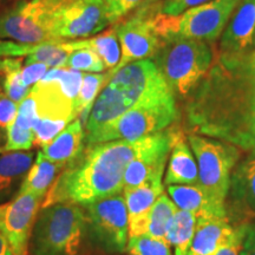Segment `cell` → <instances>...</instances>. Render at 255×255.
I'll return each mask as SVG.
<instances>
[{"instance_id": "cell-39", "label": "cell", "mask_w": 255, "mask_h": 255, "mask_svg": "<svg viewBox=\"0 0 255 255\" xmlns=\"http://www.w3.org/2000/svg\"><path fill=\"white\" fill-rule=\"evenodd\" d=\"M0 255H13L4 235L0 233Z\"/></svg>"}, {"instance_id": "cell-1", "label": "cell", "mask_w": 255, "mask_h": 255, "mask_svg": "<svg viewBox=\"0 0 255 255\" xmlns=\"http://www.w3.org/2000/svg\"><path fill=\"white\" fill-rule=\"evenodd\" d=\"M187 98L186 124L191 133L255 156V49L214 53L208 73Z\"/></svg>"}, {"instance_id": "cell-9", "label": "cell", "mask_w": 255, "mask_h": 255, "mask_svg": "<svg viewBox=\"0 0 255 255\" xmlns=\"http://www.w3.org/2000/svg\"><path fill=\"white\" fill-rule=\"evenodd\" d=\"M82 208L88 240L108 254L124 253L129 240V226L123 191L96 200Z\"/></svg>"}, {"instance_id": "cell-26", "label": "cell", "mask_w": 255, "mask_h": 255, "mask_svg": "<svg viewBox=\"0 0 255 255\" xmlns=\"http://www.w3.org/2000/svg\"><path fill=\"white\" fill-rule=\"evenodd\" d=\"M196 216L178 209L167 233V244L174 247L175 255H188L196 227Z\"/></svg>"}, {"instance_id": "cell-19", "label": "cell", "mask_w": 255, "mask_h": 255, "mask_svg": "<svg viewBox=\"0 0 255 255\" xmlns=\"http://www.w3.org/2000/svg\"><path fill=\"white\" fill-rule=\"evenodd\" d=\"M85 149V128L81 120L76 119L65 127L49 144L41 148V154L50 161L62 165L72 163Z\"/></svg>"}, {"instance_id": "cell-4", "label": "cell", "mask_w": 255, "mask_h": 255, "mask_svg": "<svg viewBox=\"0 0 255 255\" xmlns=\"http://www.w3.org/2000/svg\"><path fill=\"white\" fill-rule=\"evenodd\" d=\"M214 60V50L207 41L169 36L152 57L174 95L187 98L206 77Z\"/></svg>"}, {"instance_id": "cell-40", "label": "cell", "mask_w": 255, "mask_h": 255, "mask_svg": "<svg viewBox=\"0 0 255 255\" xmlns=\"http://www.w3.org/2000/svg\"><path fill=\"white\" fill-rule=\"evenodd\" d=\"M45 1H46V5L53 11V9L59 7V6L69 4V2L73 1V0H45Z\"/></svg>"}, {"instance_id": "cell-32", "label": "cell", "mask_w": 255, "mask_h": 255, "mask_svg": "<svg viewBox=\"0 0 255 255\" xmlns=\"http://www.w3.org/2000/svg\"><path fill=\"white\" fill-rule=\"evenodd\" d=\"M70 122L66 120H53L38 117L33 123L32 130L34 135V145L41 146L49 144L62 130L65 129Z\"/></svg>"}, {"instance_id": "cell-25", "label": "cell", "mask_w": 255, "mask_h": 255, "mask_svg": "<svg viewBox=\"0 0 255 255\" xmlns=\"http://www.w3.org/2000/svg\"><path fill=\"white\" fill-rule=\"evenodd\" d=\"M111 78L109 72L105 73H85L83 75V82L77 100L73 103V115L76 119L81 120L83 126H87L91 109L96 98L98 97L102 89Z\"/></svg>"}, {"instance_id": "cell-5", "label": "cell", "mask_w": 255, "mask_h": 255, "mask_svg": "<svg viewBox=\"0 0 255 255\" xmlns=\"http://www.w3.org/2000/svg\"><path fill=\"white\" fill-rule=\"evenodd\" d=\"M87 237L82 206L56 203L41 208L30 240V255H81Z\"/></svg>"}, {"instance_id": "cell-22", "label": "cell", "mask_w": 255, "mask_h": 255, "mask_svg": "<svg viewBox=\"0 0 255 255\" xmlns=\"http://www.w3.org/2000/svg\"><path fill=\"white\" fill-rule=\"evenodd\" d=\"M167 191L178 209L193 213L196 219L210 215L223 216L219 214L197 184H170Z\"/></svg>"}, {"instance_id": "cell-43", "label": "cell", "mask_w": 255, "mask_h": 255, "mask_svg": "<svg viewBox=\"0 0 255 255\" xmlns=\"http://www.w3.org/2000/svg\"><path fill=\"white\" fill-rule=\"evenodd\" d=\"M1 1H6V0H0V2H1Z\"/></svg>"}, {"instance_id": "cell-12", "label": "cell", "mask_w": 255, "mask_h": 255, "mask_svg": "<svg viewBox=\"0 0 255 255\" xmlns=\"http://www.w3.org/2000/svg\"><path fill=\"white\" fill-rule=\"evenodd\" d=\"M115 27L121 46V59L113 71H108L110 76L128 64L152 58L161 46L162 39L155 30L149 6L138 7L135 14L120 21Z\"/></svg>"}, {"instance_id": "cell-23", "label": "cell", "mask_w": 255, "mask_h": 255, "mask_svg": "<svg viewBox=\"0 0 255 255\" xmlns=\"http://www.w3.org/2000/svg\"><path fill=\"white\" fill-rule=\"evenodd\" d=\"M63 169L62 165L50 161L41 154V151H39L37 155V159L28 170L18 194L32 193L44 199L47 190L55 182L57 176L62 173Z\"/></svg>"}, {"instance_id": "cell-27", "label": "cell", "mask_w": 255, "mask_h": 255, "mask_svg": "<svg viewBox=\"0 0 255 255\" xmlns=\"http://www.w3.org/2000/svg\"><path fill=\"white\" fill-rule=\"evenodd\" d=\"M23 58H2L0 59V82L5 95L14 103L20 104L27 97L32 88L24 84L21 70Z\"/></svg>"}, {"instance_id": "cell-11", "label": "cell", "mask_w": 255, "mask_h": 255, "mask_svg": "<svg viewBox=\"0 0 255 255\" xmlns=\"http://www.w3.org/2000/svg\"><path fill=\"white\" fill-rule=\"evenodd\" d=\"M52 11L45 0H20L0 12V39L38 44L53 39L49 31Z\"/></svg>"}, {"instance_id": "cell-36", "label": "cell", "mask_w": 255, "mask_h": 255, "mask_svg": "<svg viewBox=\"0 0 255 255\" xmlns=\"http://www.w3.org/2000/svg\"><path fill=\"white\" fill-rule=\"evenodd\" d=\"M245 229L246 225H241L235 228L232 237L215 252L214 255H240L245 238Z\"/></svg>"}, {"instance_id": "cell-21", "label": "cell", "mask_w": 255, "mask_h": 255, "mask_svg": "<svg viewBox=\"0 0 255 255\" xmlns=\"http://www.w3.org/2000/svg\"><path fill=\"white\" fill-rule=\"evenodd\" d=\"M229 193L237 208L246 214L255 215V156L233 170Z\"/></svg>"}, {"instance_id": "cell-7", "label": "cell", "mask_w": 255, "mask_h": 255, "mask_svg": "<svg viewBox=\"0 0 255 255\" xmlns=\"http://www.w3.org/2000/svg\"><path fill=\"white\" fill-rule=\"evenodd\" d=\"M188 141L197 163V186L219 214L227 216L226 199L231 186L233 169L240 156L239 148L196 133H190Z\"/></svg>"}, {"instance_id": "cell-38", "label": "cell", "mask_w": 255, "mask_h": 255, "mask_svg": "<svg viewBox=\"0 0 255 255\" xmlns=\"http://www.w3.org/2000/svg\"><path fill=\"white\" fill-rule=\"evenodd\" d=\"M240 255H255V223L246 225Z\"/></svg>"}, {"instance_id": "cell-13", "label": "cell", "mask_w": 255, "mask_h": 255, "mask_svg": "<svg viewBox=\"0 0 255 255\" xmlns=\"http://www.w3.org/2000/svg\"><path fill=\"white\" fill-rule=\"evenodd\" d=\"M43 197L32 193L18 194L0 205V233L13 255H28L30 240Z\"/></svg>"}, {"instance_id": "cell-10", "label": "cell", "mask_w": 255, "mask_h": 255, "mask_svg": "<svg viewBox=\"0 0 255 255\" xmlns=\"http://www.w3.org/2000/svg\"><path fill=\"white\" fill-rule=\"evenodd\" d=\"M109 25L102 0H73L49 15V31L56 40L95 36Z\"/></svg>"}, {"instance_id": "cell-14", "label": "cell", "mask_w": 255, "mask_h": 255, "mask_svg": "<svg viewBox=\"0 0 255 255\" xmlns=\"http://www.w3.org/2000/svg\"><path fill=\"white\" fill-rule=\"evenodd\" d=\"M170 154L168 130L156 132L152 141L131 159L123 177V190L135 188L163 176L165 163Z\"/></svg>"}, {"instance_id": "cell-24", "label": "cell", "mask_w": 255, "mask_h": 255, "mask_svg": "<svg viewBox=\"0 0 255 255\" xmlns=\"http://www.w3.org/2000/svg\"><path fill=\"white\" fill-rule=\"evenodd\" d=\"M71 43L75 51L79 49L94 50L103 60L105 69H108L109 71H113L119 65L121 59V46L115 26L91 38V39L72 40Z\"/></svg>"}, {"instance_id": "cell-44", "label": "cell", "mask_w": 255, "mask_h": 255, "mask_svg": "<svg viewBox=\"0 0 255 255\" xmlns=\"http://www.w3.org/2000/svg\"><path fill=\"white\" fill-rule=\"evenodd\" d=\"M0 152H2V150H1V148H0Z\"/></svg>"}, {"instance_id": "cell-15", "label": "cell", "mask_w": 255, "mask_h": 255, "mask_svg": "<svg viewBox=\"0 0 255 255\" xmlns=\"http://www.w3.org/2000/svg\"><path fill=\"white\" fill-rule=\"evenodd\" d=\"M162 193L163 184L161 178L123 190L128 210L129 238L146 235L151 207Z\"/></svg>"}, {"instance_id": "cell-3", "label": "cell", "mask_w": 255, "mask_h": 255, "mask_svg": "<svg viewBox=\"0 0 255 255\" xmlns=\"http://www.w3.org/2000/svg\"><path fill=\"white\" fill-rule=\"evenodd\" d=\"M173 92L151 59L123 66L111 76L96 98L85 126V136L138 104Z\"/></svg>"}, {"instance_id": "cell-8", "label": "cell", "mask_w": 255, "mask_h": 255, "mask_svg": "<svg viewBox=\"0 0 255 255\" xmlns=\"http://www.w3.org/2000/svg\"><path fill=\"white\" fill-rule=\"evenodd\" d=\"M242 0H210L196 7L189 8L180 15H167L149 5L155 30L161 39L169 36L194 38L214 43L225 31L233 13Z\"/></svg>"}, {"instance_id": "cell-33", "label": "cell", "mask_w": 255, "mask_h": 255, "mask_svg": "<svg viewBox=\"0 0 255 255\" xmlns=\"http://www.w3.org/2000/svg\"><path fill=\"white\" fill-rule=\"evenodd\" d=\"M18 114V104L11 101L7 96L0 94V148L2 150L7 136V130L14 122Z\"/></svg>"}, {"instance_id": "cell-28", "label": "cell", "mask_w": 255, "mask_h": 255, "mask_svg": "<svg viewBox=\"0 0 255 255\" xmlns=\"http://www.w3.org/2000/svg\"><path fill=\"white\" fill-rule=\"evenodd\" d=\"M177 210L173 200L169 199L165 193H162L151 207L146 235L167 242V233Z\"/></svg>"}, {"instance_id": "cell-17", "label": "cell", "mask_w": 255, "mask_h": 255, "mask_svg": "<svg viewBox=\"0 0 255 255\" xmlns=\"http://www.w3.org/2000/svg\"><path fill=\"white\" fill-rule=\"evenodd\" d=\"M255 31V0H242L221 34L219 51L242 52L253 46Z\"/></svg>"}, {"instance_id": "cell-31", "label": "cell", "mask_w": 255, "mask_h": 255, "mask_svg": "<svg viewBox=\"0 0 255 255\" xmlns=\"http://www.w3.org/2000/svg\"><path fill=\"white\" fill-rule=\"evenodd\" d=\"M34 145V135L32 128L14 122L7 130L6 142L2 146V152L27 151Z\"/></svg>"}, {"instance_id": "cell-16", "label": "cell", "mask_w": 255, "mask_h": 255, "mask_svg": "<svg viewBox=\"0 0 255 255\" xmlns=\"http://www.w3.org/2000/svg\"><path fill=\"white\" fill-rule=\"evenodd\" d=\"M168 131L170 136L171 155L165 173V184H197V163L188 145V138L178 128H171Z\"/></svg>"}, {"instance_id": "cell-18", "label": "cell", "mask_w": 255, "mask_h": 255, "mask_svg": "<svg viewBox=\"0 0 255 255\" xmlns=\"http://www.w3.org/2000/svg\"><path fill=\"white\" fill-rule=\"evenodd\" d=\"M235 228L227 216L197 218L195 233L188 255H214L216 251L232 237Z\"/></svg>"}, {"instance_id": "cell-30", "label": "cell", "mask_w": 255, "mask_h": 255, "mask_svg": "<svg viewBox=\"0 0 255 255\" xmlns=\"http://www.w3.org/2000/svg\"><path fill=\"white\" fill-rule=\"evenodd\" d=\"M65 69L77 70V71L87 72H103L105 65L101 57L90 49H79L71 52L64 64Z\"/></svg>"}, {"instance_id": "cell-34", "label": "cell", "mask_w": 255, "mask_h": 255, "mask_svg": "<svg viewBox=\"0 0 255 255\" xmlns=\"http://www.w3.org/2000/svg\"><path fill=\"white\" fill-rule=\"evenodd\" d=\"M107 9V15L110 24L119 23L121 19L128 15L132 9L139 7L143 0H102Z\"/></svg>"}, {"instance_id": "cell-6", "label": "cell", "mask_w": 255, "mask_h": 255, "mask_svg": "<svg viewBox=\"0 0 255 255\" xmlns=\"http://www.w3.org/2000/svg\"><path fill=\"white\" fill-rule=\"evenodd\" d=\"M178 119L174 92L138 104L97 131L85 136V146L113 141H135L163 131Z\"/></svg>"}, {"instance_id": "cell-29", "label": "cell", "mask_w": 255, "mask_h": 255, "mask_svg": "<svg viewBox=\"0 0 255 255\" xmlns=\"http://www.w3.org/2000/svg\"><path fill=\"white\" fill-rule=\"evenodd\" d=\"M169 246L163 240L141 235L129 238L126 252L129 255H173Z\"/></svg>"}, {"instance_id": "cell-35", "label": "cell", "mask_w": 255, "mask_h": 255, "mask_svg": "<svg viewBox=\"0 0 255 255\" xmlns=\"http://www.w3.org/2000/svg\"><path fill=\"white\" fill-rule=\"evenodd\" d=\"M210 0H161V1L155 2L154 6L156 11L162 14L167 15H180L187 9L196 7Z\"/></svg>"}, {"instance_id": "cell-45", "label": "cell", "mask_w": 255, "mask_h": 255, "mask_svg": "<svg viewBox=\"0 0 255 255\" xmlns=\"http://www.w3.org/2000/svg\"><path fill=\"white\" fill-rule=\"evenodd\" d=\"M0 94H1V90H0Z\"/></svg>"}, {"instance_id": "cell-42", "label": "cell", "mask_w": 255, "mask_h": 255, "mask_svg": "<svg viewBox=\"0 0 255 255\" xmlns=\"http://www.w3.org/2000/svg\"><path fill=\"white\" fill-rule=\"evenodd\" d=\"M253 46L255 47V31H254V36H253Z\"/></svg>"}, {"instance_id": "cell-20", "label": "cell", "mask_w": 255, "mask_h": 255, "mask_svg": "<svg viewBox=\"0 0 255 255\" xmlns=\"http://www.w3.org/2000/svg\"><path fill=\"white\" fill-rule=\"evenodd\" d=\"M32 151H7L0 155V203L18 195L33 164Z\"/></svg>"}, {"instance_id": "cell-2", "label": "cell", "mask_w": 255, "mask_h": 255, "mask_svg": "<svg viewBox=\"0 0 255 255\" xmlns=\"http://www.w3.org/2000/svg\"><path fill=\"white\" fill-rule=\"evenodd\" d=\"M154 135L135 141H113L85 146L81 156L57 176L40 208L56 203L84 206L122 193L128 164L152 141Z\"/></svg>"}, {"instance_id": "cell-37", "label": "cell", "mask_w": 255, "mask_h": 255, "mask_svg": "<svg viewBox=\"0 0 255 255\" xmlns=\"http://www.w3.org/2000/svg\"><path fill=\"white\" fill-rule=\"evenodd\" d=\"M49 71V66L43 63H31L25 64V66L21 70V76H23V82L26 87L31 88L36 85L44 75Z\"/></svg>"}, {"instance_id": "cell-41", "label": "cell", "mask_w": 255, "mask_h": 255, "mask_svg": "<svg viewBox=\"0 0 255 255\" xmlns=\"http://www.w3.org/2000/svg\"><path fill=\"white\" fill-rule=\"evenodd\" d=\"M157 1H161V0H143L142 4L139 5V7H145V6L155 4V2H157Z\"/></svg>"}]
</instances>
